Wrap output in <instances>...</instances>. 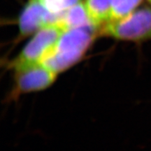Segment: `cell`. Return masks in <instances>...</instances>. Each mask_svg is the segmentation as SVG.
<instances>
[{
	"mask_svg": "<svg viewBox=\"0 0 151 151\" xmlns=\"http://www.w3.org/2000/svg\"><path fill=\"white\" fill-rule=\"evenodd\" d=\"M149 1H150V2H151V0H149Z\"/></svg>",
	"mask_w": 151,
	"mask_h": 151,
	"instance_id": "10",
	"label": "cell"
},
{
	"mask_svg": "<svg viewBox=\"0 0 151 151\" xmlns=\"http://www.w3.org/2000/svg\"><path fill=\"white\" fill-rule=\"evenodd\" d=\"M112 0H86L84 5L92 24L101 28L112 20Z\"/></svg>",
	"mask_w": 151,
	"mask_h": 151,
	"instance_id": "6",
	"label": "cell"
},
{
	"mask_svg": "<svg viewBox=\"0 0 151 151\" xmlns=\"http://www.w3.org/2000/svg\"><path fill=\"white\" fill-rule=\"evenodd\" d=\"M15 71L16 91L18 93L44 90L54 82L57 73L41 62L19 66Z\"/></svg>",
	"mask_w": 151,
	"mask_h": 151,
	"instance_id": "4",
	"label": "cell"
},
{
	"mask_svg": "<svg viewBox=\"0 0 151 151\" xmlns=\"http://www.w3.org/2000/svg\"><path fill=\"white\" fill-rule=\"evenodd\" d=\"M62 13L53 14L47 10L39 0H29L19 18L20 35L23 37L32 35L47 24L58 22Z\"/></svg>",
	"mask_w": 151,
	"mask_h": 151,
	"instance_id": "5",
	"label": "cell"
},
{
	"mask_svg": "<svg viewBox=\"0 0 151 151\" xmlns=\"http://www.w3.org/2000/svg\"><path fill=\"white\" fill-rule=\"evenodd\" d=\"M141 1L142 0H112V20H118L129 15Z\"/></svg>",
	"mask_w": 151,
	"mask_h": 151,
	"instance_id": "8",
	"label": "cell"
},
{
	"mask_svg": "<svg viewBox=\"0 0 151 151\" xmlns=\"http://www.w3.org/2000/svg\"><path fill=\"white\" fill-rule=\"evenodd\" d=\"M66 30L67 29L59 21L41 28L35 33L18 56L11 62V67L14 69L19 66L42 62L53 50Z\"/></svg>",
	"mask_w": 151,
	"mask_h": 151,
	"instance_id": "3",
	"label": "cell"
},
{
	"mask_svg": "<svg viewBox=\"0 0 151 151\" xmlns=\"http://www.w3.org/2000/svg\"><path fill=\"white\" fill-rule=\"evenodd\" d=\"M59 22L67 29L90 26L95 27L90 20L85 5L82 3L77 4L64 11Z\"/></svg>",
	"mask_w": 151,
	"mask_h": 151,
	"instance_id": "7",
	"label": "cell"
},
{
	"mask_svg": "<svg viewBox=\"0 0 151 151\" xmlns=\"http://www.w3.org/2000/svg\"><path fill=\"white\" fill-rule=\"evenodd\" d=\"M99 34L138 42L151 39V8L143 7L124 18L112 20L100 28Z\"/></svg>",
	"mask_w": 151,
	"mask_h": 151,
	"instance_id": "2",
	"label": "cell"
},
{
	"mask_svg": "<svg viewBox=\"0 0 151 151\" xmlns=\"http://www.w3.org/2000/svg\"><path fill=\"white\" fill-rule=\"evenodd\" d=\"M97 29L90 26L66 30L53 50L41 63L56 73L71 67L84 55L94 38Z\"/></svg>",
	"mask_w": 151,
	"mask_h": 151,
	"instance_id": "1",
	"label": "cell"
},
{
	"mask_svg": "<svg viewBox=\"0 0 151 151\" xmlns=\"http://www.w3.org/2000/svg\"><path fill=\"white\" fill-rule=\"evenodd\" d=\"M47 10L53 14H61L77 4L81 0H39Z\"/></svg>",
	"mask_w": 151,
	"mask_h": 151,
	"instance_id": "9",
	"label": "cell"
}]
</instances>
